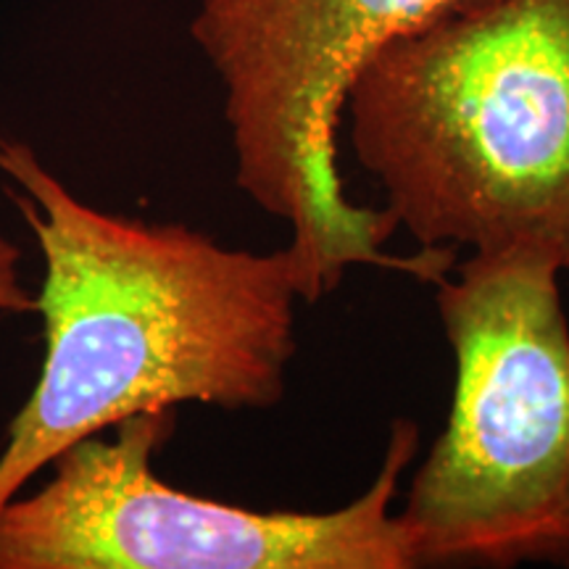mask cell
I'll return each mask as SVG.
<instances>
[{
	"label": "cell",
	"instance_id": "6da1fadb",
	"mask_svg": "<svg viewBox=\"0 0 569 569\" xmlns=\"http://www.w3.org/2000/svg\"><path fill=\"white\" fill-rule=\"evenodd\" d=\"M0 174L42 259V365L0 448V507L80 440L201 403L274 409L306 277L290 246L227 248L180 222L96 209L30 142L0 132Z\"/></svg>",
	"mask_w": 569,
	"mask_h": 569
},
{
	"label": "cell",
	"instance_id": "277c9868",
	"mask_svg": "<svg viewBox=\"0 0 569 569\" xmlns=\"http://www.w3.org/2000/svg\"><path fill=\"white\" fill-rule=\"evenodd\" d=\"M486 0H198L190 34L222 84L234 184L290 227L306 303L351 267H380L438 284L453 248L388 253L386 209L348 198L338 132L353 77L377 48L443 13Z\"/></svg>",
	"mask_w": 569,
	"mask_h": 569
},
{
	"label": "cell",
	"instance_id": "5b68a950",
	"mask_svg": "<svg viewBox=\"0 0 569 569\" xmlns=\"http://www.w3.org/2000/svg\"><path fill=\"white\" fill-rule=\"evenodd\" d=\"M177 409L134 415L59 453L0 507V569H411L398 482L419 448L396 419L380 472L332 511H256L163 482L153 469Z\"/></svg>",
	"mask_w": 569,
	"mask_h": 569
},
{
	"label": "cell",
	"instance_id": "8992f818",
	"mask_svg": "<svg viewBox=\"0 0 569 569\" xmlns=\"http://www.w3.org/2000/svg\"><path fill=\"white\" fill-rule=\"evenodd\" d=\"M34 315V290L21 280V251L0 234V317Z\"/></svg>",
	"mask_w": 569,
	"mask_h": 569
},
{
	"label": "cell",
	"instance_id": "3957f363",
	"mask_svg": "<svg viewBox=\"0 0 569 569\" xmlns=\"http://www.w3.org/2000/svg\"><path fill=\"white\" fill-rule=\"evenodd\" d=\"M436 303L457 359L446 430L409 486L417 565L569 567V322L559 269L469 253Z\"/></svg>",
	"mask_w": 569,
	"mask_h": 569
},
{
	"label": "cell",
	"instance_id": "7a4b0ae2",
	"mask_svg": "<svg viewBox=\"0 0 569 569\" xmlns=\"http://www.w3.org/2000/svg\"><path fill=\"white\" fill-rule=\"evenodd\" d=\"M343 117L415 243L528 251L569 277V0H486L398 34Z\"/></svg>",
	"mask_w": 569,
	"mask_h": 569
}]
</instances>
